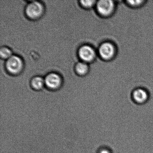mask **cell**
Returning a JSON list of instances; mask_svg holds the SVG:
<instances>
[{
    "instance_id": "6da1fadb",
    "label": "cell",
    "mask_w": 153,
    "mask_h": 153,
    "mask_svg": "<svg viewBox=\"0 0 153 153\" xmlns=\"http://www.w3.org/2000/svg\"><path fill=\"white\" fill-rule=\"evenodd\" d=\"M45 7L41 0L27 1L25 8V14L31 20H36L44 14Z\"/></svg>"
},
{
    "instance_id": "7a4b0ae2",
    "label": "cell",
    "mask_w": 153,
    "mask_h": 153,
    "mask_svg": "<svg viewBox=\"0 0 153 153\" xmlns=\"http://www.w3.org/2000/svg\"><path fill=\"white\" fill-rule=\"evenodd\" d=\"M115 1L113 0H99L96 4V10L101 16L108 17L115 11Z\"/></svg>"
},
{
    "instance_id": "3957f363",
    "label": "cell",
    "mask_w": 153,
    "mask_h": 153,
    "mask_svg": "<svg viewBox=\"0 0 153 153\" xmlns=\"http://www.w3.org/2000/svg\"><path fill=\"white\" fill-rule=\"evenodd\" d=\"M5 67L10 74L17 75L23 70L24 62L20 57L13 54L9 59L5 61Z\"/></svg>"
},
{
    "instance_id": "277c9868",
    "label": "cell",
    "mask_w": 153,
    "mask_h": 153,
    "mask_svg": "<svg viewBox=\"0 0 153 153\" xmlns=\"http://www.w3.org/2000/svg\"><path fill=\"white\" fill-rule=\"evenodd\" d=\"M97 53L96 50L89 45H84L78 50V56L80 59L88 63L95 59Z\"/></svg>"
},
{
    "instance_id": "5b68a950",
    "label": "cell",
    "mask_w": 153,
    "mask_h": 153,
    "mask_svg": "<svg viewBox=\"0 0 153 153\" xmlns=\"http://www.w3.org/2000/svg\"><path fill=\"white\" fill-rule=\"evenodd\" d=\"M116 52L115 46L110 42L102 43L98 50V53L100 58L104 60H110L115 57Z\"/></svg>"
},
{
    "instance_id": "8992f818",
    "label": "cell",
    "mask_w": 153,
    "mask_h": 153,
    "mask_svg": "<svg viewBox=\"0 0 153 153\" xmlns=\"http://www.w3.org/2000/svg\"><path fill=\"white\" fill-rule=\"evenodd\" d=\"M45 86L48 89L54 90L60 87L62 84V79L56 72H51L44 78Z\"/></svg>"
},
{
    "instance_id": "52a82bcc",
    "label": "cell",
    "mask_w": 153,
    "mask_h": 153,
    "mask_svg": "<svg viewBox=\"0 0 153 153\" xmlns=\"http://www.w3.org/2000/svg\"><path fill=\"white\" fill-rule=\"evenodd\" d=\"M132 98L136 103L144 104L148 101L149 94L148 91L144 88H136L132 92Z\"/></svg>"
},
{
    "instance_id": "ba28073f",
    "label": "cell",
    "mask_w": 153,
    "mask_h": 153,
    "mask_svg": "<svg viewBox=\"0 0 153 153\" xmlns=\"http://www.w3.org/2000/svg\"><path fill=\"white\" fill-rule=\"evenodd\" d=\"M30 83L32 88L37 91L42 89L45 86L44 78L40 76H36L33 77L31 79Z\"/></svg>"
},
{
    "instance_id": "9c48e42d",
    "label": "cell",
    "mask_w": 153,
    "mask_h": 153,
    "mask_svg": "<svg viewBox=\"0 0 153 153\" xmlns=\"http://www.w3.org/2000/svg\"><path fill=\"white\" fill-rule=\"evenodd\" d=\"M76 73L79 76L85 75L89 70V65L88 63L80 61L76 64L75 67Z\"/></svg>"
},
{
    "instance_id": "30bf717a",
    "label": "cell",
    "mask_w": 153,
    "mask_h": 153,
    "mask_svg": "<svg viewBox=\"0 0 153 153\" xmlns=\"http://www.w3.org/2000/svg\"><path fill=\"white\" fill-rule=\"evenodd\" d=\"M13 55L12 51L8 47L3 46L0 48L1 59L7 60Z\"/></svg>"
},
{
    "instance_id": "8fae6325",
    "label": "cell",
    "mask_w": 153,
    "mask_h": 153,
    "mask_svg": "<svg viewBox=\"0 0 153 153\" xmlns=\"http://www.w3.org/2000/svg\"><path fill=\"white\" fill-rule=\"evenodd\" d=\"M97 1L96 0H80L79 1L81 7L86 9H89L94 7V6L96 4Z\"/></svg>"
},
{
    "instance_id": "7c38bea8",
    "label": "cell",
    "mask_w": 153,
    "mask_h": 153,
    "mask_svg": "<svg viewBox=\"0 0 153 153\" xmlns=\"http://www.w3.org/2000/svg\"><path fill=\"white\" fill-rule=\"evenodd\" d=\"M126 3L128 5H129L130 7H139L142 6L144 3H145L146 1H143V0H128L126 1Z\"/></svg>"
},
{
    "instance_id": "4fadbf2b",
    "label": "cell",
    "mask_w": 153,
    "mask_h": 153,
    "mask_svg": "<svg viewBox=\"0 0 153 153\" xmlns=\"http://www.w3.org/2000/svg\"><path fill=\"white\" fill-rule=\"evenodd\" d=\"M97 153H112V152L109 148L102 146L98 149Z\"/></svg>"
}]
</instances>
